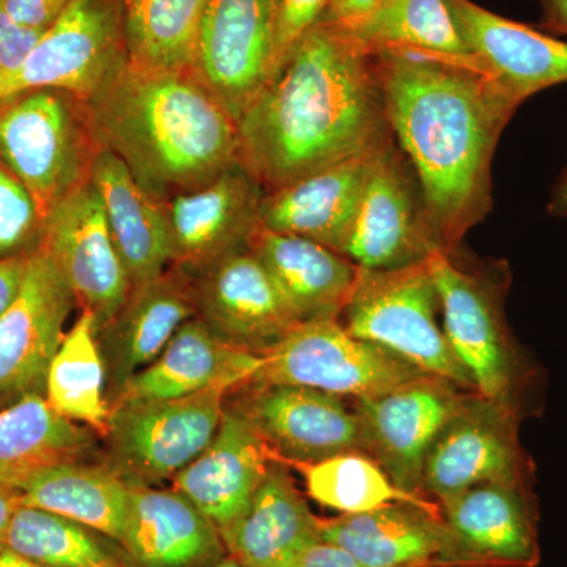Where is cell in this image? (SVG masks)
<instances>
[{
	"instance_id": "cell-1",
	"label": "cell",
	"mask_w": 567,
	"mask_h": 567,
	"mask_svg": "<svg viewBox=\"0 0 567 567\" xmlns=\"http://www.w3.org/2000/svg\"><path fill=\"white\" fill-rule=\"evenodd\" d=\"M388 123L415 169L439 251L454 254L494 208L492 162L518 102L475 58L375 54Z\"/></svg>"
},
{
	"instance_id": "cell-2",
	"label": "cell",
	"mask_w": 567,
	"mask_h": 567,
	"mask_svg": "<svg viewBox=\"0 0 567 567\" xmlns=\"http://www.w3.org/2000/svg\"><path fill=\"white\" fill-rule=\"evenodd\" d=\"M393 140L374 55L320 21L238 118V163L268 193Z\"/></svg>"
},
{
	"instance_id": "cell-3",
	"label": "cell",
	"mask_w": 567,
	"mask_h": 567,
	"mask_svg": "<svg viewBox=\"0 0 567 567\" xmlns=\"http://www.w3.org/2000/svg\"><path fill=\"white\" fill-rule=\"evenodd\" d=\"M91 104L104 148L162 203L238 164L237 118L193 69L128 62Z\"/></svg>"
},
{
	"instance_id": "cell-4",
	"label": "cell",
	"mask_w": 567,
	"mask_h": 567,
	"mask_svg": "<svg viewBox=\"0 0 567 567\" xmlns=\"http://www.w3.org/2000/svg\"><path fill=\"white\" fill-rule=\"evenodd\" d=\"M457 252L427 257L447 344L472 375L477 393L514 406L522 416L532 415L539 371L507 324L509 268L506 262L468 268Z\"/></svg>"
},
{
	"instance_id": "cell-5",
	"label": "cell",
	"mask_w": 567,
	"mask_h": 567,
	"mask_svg": "<svg viewBox=\"0 0 567 567\" xmlns=\"http://www.w3.org/2000/svg\"><path fill=\"white\" fill-rule=\"evenodd\" d=\"M103 148L92 104L69 92L37 89L0 100V164L29 189L44 221L91 182Z\"/></svg>"
},
{
	"instance_id": "cell-6",
	"label": "cell",
	"mask_w": 567,
	"mask_h": 567,
	"mask_svg": "<svg viewBox=\"0 0 567 567\" xmlns=\"http://www.w3.org/2000/svg\"><path fill=\"white\" fill-rule=\"evenodd\" d=\"M439 290L427 260L393 270H358L339 322L347 333L404 358L425 374L476 391L436 322Z\"/></svg>"
},
{
	"instance_id": "cell-7",
	"label": "cell",
	"mask_w": 567,
	"mask_h": 567,
	"mask_svg": "<svg viewBox=\"0 0 567 567\" xmlns=\"http://www.w3.org/2000/svg\"><path fill=\"white\" fill-rule=\"evenodd\" d=\"M229 391L115 402L102 439L103 461L128 483L173 481L215 439Z\"/></svg>"
},
{
	"instance_id": "cell-8",
	"label": "cell",
	"mask_w": 567,
	"mask_h": 567,
	"mask_svg": "<svg viewBox=\"0 0 567 567\" xmlns=\"http://www.w3.org/2000/svg\"><path fill=\"white\" fill-rule=\"evenodd\" d=\"M126 63L125 0H73L20 69L0 78V100L55 89L92 103Z\"/></svg>"
},
{
	"instance_id": "cell-9",
	"label": "cell",
	"mask_w": 567,
	"mask_h": 567,
	"mask_svg": "<svg viewBox=\"0 0 567 567\" xmlns=\"http://www.w3.org/2000/svg\"><path fill=\"white\" fill-rule=\"evenodd\" d=\"M423 374L385 347L347 333L339 319H324L298 324L262 354V364L248 382L315 388L360 401Z\"/></svg>"
},
{
	"instance_id": "cell-10",
	"label": "cell",
	"mask_w": 567,
	"mask_h": 567,
	"mask_svg": "<svg viewBox=\"0 0 567 567\" xmlns=\"http://www.w3.org/2000/svg\"><path fill=\"white\" fill-rule=\"evenodd\" d=\"M514 406L468 391L429 447L423 494L436 505L492 481L533 483L535 468L520 443Z\"/></svg>"
},
{
	"instance_id": "cell-11",
	"label": "cell",
	"mask_w": 567,
	"mask_h": 567,
	"mask_svg": "<svg viewBox=\"0 0 567 567\" xmlns=\"http://www.w3.org/2000/svg\"><path fill=\"white\" fill-rule=\"evenodd\" d=\"M439 251L415 169L388 142L372 158L344 256L368 270L424 262Z\"/></svg>"
},
{
	"instance_id": "cell-12",
	"label": "cell",
	"mask_w": 567,
	"mask_h": 567,
	"mask_svg": "<svg viewBox=\"0 0 567 567\" xmlns=\"http://www.w3.org/2000/svg\"><path fill=\"white\" fill-rule=\"evenodd\" d=\"M237 409L267 443L276 461L309 465L346 453H363L361 424L341 395L315 388L246 382L229 391Z\"/></svg>"
},
{
	"instance_id": "cell-13",
	"label": "cell",
	"mask_w": 567,
	"mask_h": 567,
	"mask_svg": "<svg viewBox=\"0 0 567 567\" xmlns=\"http://www.w3.org/2000/svg\"><path fill=\"white\" fill-rule=\"evenodd\" d=\"M465 393L468 390L451 380L423 374L360 399L353 409L360 417L363 454L382 466L399 491L429 499L423 494L425 456Z\"/></svg>"
},
{
	"instance_id": "cell-14",
	"label": "cell",
	"mask_w": 567,
	"mask_h": 567,
	"mask_svg": "<svg viewBox=\"0 0 567 567\" xmlns=\"http://www.w3.org/2000/svg\"><path fill=\"white\" fill-rule=\"evenodd\" d=\"M40 251L69 284L81 311L93 316L96 331L128 300L133 281L92 182L66 196L48 215Z\"/></svg>"
},
{
	"instance_id": "cell-15",
	"label": "cell",
	"mask_w": 567,
	"mask_h": 567,
	"mask_svg": "<svg viewBox=\"0 0 567 567\" xmlns=\"http://www.w3.org/2000/svg\"><path fill=\"white\" fill-rule=\"evenodd\" d=\"M451 567H536L540 561L533 483L492 481L440 503Z\"/></svg>"
},
{
	"instance_id": "cell-16",
	"label": "cell",
	"mask_w": 567,
	"mask_h": 567,
	"mask_svg": "<svg viewBox=\"0 0 567 567\" xmlns=\"http://www.w3.org/2000/svg\"><path fill=\"white\" fill-rule=\"evenodd\" d=\"M74 305L50 257L32 254L20 293L0 315V409L29 394H44Z\"/></svg>"
},
{
	"instance_id": "cell-17",
	"label": "cell",
	"mask_w": 567,
	"mask_h": 567,
	"mask_svg": "<svg viewBox=\"0 0 567 567\" xmlns=\"http://www.w3.org/2000/svg\"><path fill=\"white\" fill-rule=\"evenodd\" d=\"M188 278L197 319L237 349L262 357L300 324L267 268L249 249L230 254Z\"/></svg>"
},
{
	"instance_id": "cell-18",
	"label": "cell",
	"mask_w": 567,
	"mask_h": 567,
	"mask_svg": "<svg viewBox=\"0 0 567 567\" xmlns=\"http://www.w3.org/2000/svg\"><path fill=\"white\" fill-rule=\"evenodd\" d=\"M270 0H210L200 22L193 71L235 118L270 81Z\"/></svg>"
},
{
	"instance_id": "cell-19",
	"label": "cell",
	"mask_w": 567,
	"mask_h": 567,
	"mask_svg": "<svg viewBox=\"0 0 567 567\" xmlns=\"http://www.w3.org/2000/svg\"><path fill=\"white\" fill-rule=\"evenodd\" d=\"M262 196L264 189L238 163L203 188L164 200L171 265L193 276L248 249L260 224Z\"/></svg>"
},
{
	"instance_id": "cell-20",
	"label": "cell",
	"mask_w": 567,
	"mask_h": 567,
	"mask_svg": "<svg viewBox=\"0 0 567 567\" xmlns=\"http://www.w3.org/2000/svg\"><path fill=\"white\" fill-rule=\"evenodd\" d=\"M193 317L192 279L173 265L158 278L133 286L128 300L96 331L110 409L126 383L151 365Z\"/></svg>"
},
{
	"instance_id": "cell-21",
	"label": "cell",
	"mask_w": 567,
	"mask_h": 567,
	"mask_svg": "<svg viewBox=\"0 0 567 567\" xmlns=\"http://www.w3.org/2000/svg\"><path fill=\"white\" fill-rule=\"evenodd\" d=\"M320 537L368 567H451V537L432 502H393L319 520Z\"/></svg>"
},
{
	"instance_id": "cell-22",
	"label": "cell",
	"mask_w": 567,
	"mask_h": 567,
	"mask_svg": "<svg viewBox=\"0 0 567 567\" xmlns=\"http://www.w3.org/2000/svg\"><path fill=\"white\" fill-rule=\"evenodd\" d=\"M271 461L275 456L267 443L226 402L215 439L174 477V488L223 533L245 513Z\"/></svg>"
},
{
	"instance_id": "cell-23",
	"label": "cell",
	"mask_w": 567,
	"mask_h": 567,
	"mask_svg": "<svg viewBox=\"0 0 567 567\" xmlns=\"http://www.w3.org/2000/svg\"><path fill=\"white\" fill-rule=\"evenodd\" d=\"M481 69L518 102L567 82V41L507 20L472 0H447Z\"/></svg>"
},
{
	"instance_id": "cell-24",
	"label": "cell",
	"mask_w": 567,
	"mask_h": 567,
	"mask_svg": "<svg viewBox=\"0 0 567 567\" xmlns=\"http://www.w3.org/2000/svg\"><path fill=\"white\" fill-rule=\"evenodd\" d=\"M128 484L118 544L130 567H212L229 554L218 528L181 492Z\"/></svg>"
},
{
	"instance_id": "cell-25",
	"label": "cell",
	"mask_w": 567,
	"mask_h": 567,
	"mask_svg": "<svg viewBox=\"0 0 567 567\" xmlns=\"http://www.w3.org/2000/svg\"><path fill=\"white\" fill-rule=\"evenodd\" d=\"M380 148L264 193L260 226L309 238L344 256L369 166Z\"/></svg>"
},
{
	"instance_id": "cell-26",
	"label": "cell",
	"mask_w": 567,
	"mask_h": 567,
	"mask_svg": "<svg viewBox=\"0 0 567 567\" xmlns=\"http://www.w3.org/2000/svg\"><path fill=\"white\" fill-rule=\"evenodd\" d=\"M319 517L295 486L287 465L271 461L244 514L221 533L227 551L248 567H293L322 540Z\"/></svg>"
},
{
	"instance_id": "cell-27",
	"label": "cell",
	"mask_w": 567,
	"mask_h": 567,
	"mask_svg": "<svg viewBox=\"0 0 567 567\" xmlns=\"http://www.w3.org/2000/svg\"><path fill=\"white\" fill-rule=\"evenodd\" d=\"M248 249L262 262L298 322L339 319L358 267L327 246L257 226Z\"/></svg>"
},
{
	"instance_id": "cell-28",
	"label": "cell",
	"mask_w": 567,
	"mask_h": 567,
	"mask_svg": "<svg viewBox=\"0 0 567 567\" xmlns=\"http://www.w3.org/2000/svg\"><path fill=\"white\" fill-rule=\"evenodd\" d=\"M260 364L262 357L227 344L193 317L178 328L164 352L126 383L115 402L185 398L212 388L233 391L248 382Z\"/></svg>"
},
{
	"instance_id": "cell-29",
	"label": "cell",
	"mask_w": 567,
	"mask_h": 567,
	"mask_svg": "<svg viewBox=\"0 0 567 567\" xmlns=\"http://www.w3.org/2000/svg\"><path fill=\"white\" fill-rule=\"evenodd\" d=\"M99 435L52 409L44 394H29L0 409V486L20 491L52 466L100 461Z\"/></svg>"
},
{
	"instance_id": "cell-30",
	"label": "cell",
	"mask_w": 567,
	"mask_h": 567,
	"mask_svg": "<svg viewBox=\"0 0 567 567\" xmlns=\"http://www.w3.org/2000/svg\"><path fill=\"white\" fill-rule=\"evenodd\" d=\"M92 185L133 286L152 281L171 265L169 233L162 200L136 182L114 153L103 148L93 164Z\"/></svg>"
},
{
	"instance_id": "cell-31",
	"label": "cell",
	"mask_w": 567,
	"mask_h": 567,
	"mask_svg": "<svg viewBox=\"0 0 567 567\" xmlns=\"http://www.w3.org/2000/svg\"><path fill=\"white\" fill-rule=\"evenodd\" d=\"M22 505L50 511L121 543L130 484L103 458L52 466L20 488Z\"/></svg>"
},
{
	"instance_id": "cell-32",
	"label": "cell",
	"mask_w": 567,
	"mask_h": 567,
	"mask_svg": "<svg viewBox=\"0 0 567 567\" xmlns=\"http://www.w3.org/2000/svg\"><path fill=\"white\" fill-rule=\"evenodd\" d=\"M344 31L371 55L417 51L472 58L447 0H380L363 21Z\"/></svg>"
},
{
	"instance_id": "cell-33",
	"label": "cell",
	"mask_w": 567,
	"mask_h": 567,
	"mask_svg": "<svg viewBox=\"0 0 567 567\" xmlns=\"http://www.w3.org/2000/svg\"><path fill=\"white\" fill-rule=\"evenodd\" d=\"M44 395L62 416L85 425L100 439L106 435L111 413L106 372L96 342L95 319L89 312L81 311L80 319L63 336L48 371Z\"/></svg>"
},
{
	"instance_id": "cell-34",
	"label": "cell",
	"mask_w": 567,
	"mask_h": 567,
	"mask_svg": "<svg viewBox=\"0 0 567 567\" xmlns=\"http://www.w3.org/2000/svg\"><path fill=\"white\" fill-rule=\"evenodd\" d=\"M0 544L44 567H130L117 540L39 507H18Z\"/></svg>"
},
{
	"instance_id": "cell-35",
	"label": "cell",
	"mask_w": 567,
	"mask_h": 567,
	"mask_svg": "<svg viewBox=\"0 0 567 567\" xmlns=\"http://www.w3.org/2000/svg\"><path fill=\"white\" fill-rule=\"evenodd\" d=\"M210 0H125L128 62L142 69H192Z\"/></svg>"
},
{
	"instance_id": "cell-36",
	"label": "cell",
	"mask_w": 567,
	"mask_h": 567,
	"mask_svg": "<svg viewBox=\"0 0 567 567\" xmlns=\"http://www.w3.org/2000/svg\"><path fill=\"white\" fill-rule=\"evenodd\" d=\"M295 466L305 475L309 496L342 514L365 513L393 502H429L399 491L382 466L363 453Z\"/></svg>"
},
{
	"instance_id": "cell-37",
	"label": "cell",
	"mask_w": 567,
	"mask_h": 567,
	"mask_svg": "<svg viewBox=\"0 0 567 567\" xmlns=\"http://www.w3.org/2000/svg\"><path fill=\"white\" fill-rule=\"evenodd\" d=\"M43 234L44 219L32 194L0 164V260L40 251Z\"/></svg>"
},
{
	"instance_id": "cell-38",
	"label": "cell",
	"mask_w": 567,
	"mask_h": 567,
	"mask_svg": "<svg viewBox=\"0 0 567 567\" xmlns=\"http://www.w3.org/2000/svg\"><path fill=\"white\" fill-rule=\"evenodd\" d=\"M328 0H278L274 9L270 81L286 65L297 44L323 20ZM268 81V82H270Z\"/></svg>"
},
{
	"instance_id": "cell-39",
	"label": "cell",
	"mask_w": 567,
	"mask_h": 567,
	"mask_svg": "<svg viewBox=\"0 0 567 567\" xmlns=\"http://www.w3.org/2000/svg\"><path fill=\"white\" fill-rule=\"evenodd\" d=\"M43 32L24 28L0 9V78L20 69Z\"/></svg>"
},
{
	"instance_id": "cell-40",
	"label": "cell",
	"mask_w": 567,
	"mask_h": 567,
	"mask_svg": "<svg viewBox=\"0 0 567 567\" xmlns=\"http://www.w3.org/2000/svg\"><path fill=\"white\" fill-rule=\"evenodd\" d=\"M73 0H0V9L24 25L44 32L50 29Z\"/></svg>"
},
{
	"instance_id": "cell-41",
	"label": "cell",
	"mask_w": 567,
	"mask_h": 567,
	"mask_svg": "<svg viewBox=\"0 0 567 567\" xmlns=\"http://www.w3.org/2000/svg\"><path fill=\"white\" fill-rule=\"evenodd\" d=\"M293 567H368L358 561L344 548L319 540L315 546L308 548Z\"/></svg>"
},
{
	"instance_id": "cell-42",
	"label": "cell",
	"mask_w": 567,
	"mask_h": 567,
	"mask_svg": "<svg viewBox=\"0 0 567 567\" xmlns=\"http://www.w3.org/2000/svg\"><path fill=\"white\" fill-rule=\"evenodd\" d=\"M379 2L380 0H328L322 22L341 29L353 28L363 21Z\"/></svg>"
},
{
	"instance_id": "cell-43",
	"label": "cell",
	"mask_w": 567,
	"mask_h": 567,
	"mask_svg": "<svg viewBox=\"0 0 567 567\" xmlns=\"http://www.w3.org/2000/svg\"><path fill=\"white\" fill-rule=\"evenodd\" d=\"M31 256L0 260V315L13 303L20 293Z\"/></svg>"
},
{
	"instance_id": "cell-44",
	"label": "cell",
	"mask_w": 567,
	"mask_h": 567,
	"mask_svg": "<svg viewBox=\"0 0 567 567\" xmlns=\"http://www.w3.org/2000/svg\"><path fill=\"white\" fill-rule=\"evenodd\" d=\"M540 7V31L567 37V0H536Z\"/></svg>"
},
{
	"instance_id": "cell-45",
	"label": "cell",
	"mask_w": 567,
	"mask_h": 567,
	"mask_svg": "<svg viewBox=\"0 0 567 567\" xmlns=\"http://www.w3.org/2000/svg\"><path fill=\"white\" fill-rule=\"evenodd\" d=\"M22 505L20 491L17 488L0 486V543L6 536L11 518L17 513L18 507Z\"/></svg>"
},
{
	"instance_id": "cell-46",
	"label": "cell",
	"mask_w": 567,
	"mask_h": 567,
	"mask_svg": "<svg viewBox=\"0 0 567 567\" xmlns=\"http://www.w3.org/2000/svg\"><path fill=\"white\" fill-rule=\"evenodd\" d=\"M548 213L557 218H567V166L559 174L558 181L551 189Z\"/></svg>"
},
{
	"instance_id": "cell-47",
	"label": "cell",
	"mask_w": 567,
	"mask_h": 567,
	"mask_svg": "<svg viewBox=\"0 0 567 567\" xmlns=\"http://www.w3.org/2000/svg\"><path fill=\"white\" fill-rule=\"evenodd\" d=\"M0 567H44L37 565L31 559L21 557L17 551L0 544Z\"/></svg>"
},
{
	"instance_id": "cell-48",
	"label": "cell",
	"mask_w": 567,
	"mask_h": 567,
	"mask_svg": "<svg viewBox=\"0 0 567 567\" xmlns=\"http://www.w3.org/2000/svg\"><path fill=\"white\" fill-rule=\"evenodd\" d=\"M212 567H248L245 566L244 563L240 561V559H237L233 557V555L227 554L226 557L223 559H219L216 565H213Z\"/></svg>"
},
{
	"instance_id": "cell-49",
	"label": "cell",
	"mask_w": 567,
	"mask_h": 567,
	"mask_svg": "<svg viewBox=\"0 0 567 567\" xmlns=\"http://www.w3.org/2000/svg\"><path fill=\"white\" fill-rule=\"evenodd\" d=\"M270 2H271V6H274V9H275L276 2H278V0H270Z\"/></svg>"
}]
</instances>
